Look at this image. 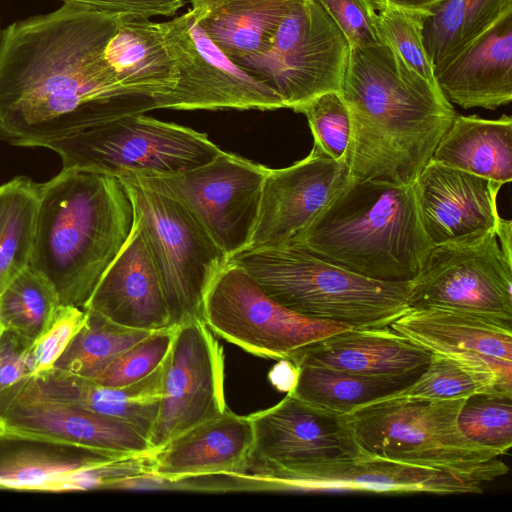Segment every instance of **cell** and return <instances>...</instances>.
<instances>
[{
  "label": "cell",
  "instance_id": "obj_1",
  "mask_svg": "<svg viewBox=\"0 0 512 512\" xmlns=\"http://www.w3.org/2000/svg\"><path fill=\"white\" fill-rule=\"evenodd\" d=\"M118 15L64 3L4 29L0 140L44 147L91 126L157 109V96L124 87L104 57Z\"/></svg>",
  "mask_w": 512,
  "mask_h": 512
},
{
  "label": "cell",
  "instance_id": "obj_2",
  "mask_svg": "<svg viewBox=\"0 0 512 512\" xmlns=\"http://www.w3.org/2000/svg\"><path fill=\"white\" fill-rule=\"evenodd\" d=\"M339 93L350 118L349 175L414 184L456 116L437 85L386 43L350 48Z\"/></svg>",
  "mask_w": 512,
  "mask_h": 512
},
{
  "label": "cell",
  "instance_id": "obj_3",
  "mask_svg": "<svg viewBox=\"0 0 512 512\" xmlns=\"http://www.w3.org/2000/svg\"><path fill=\"white\" fill-rule=\"evenodd\" d=\"M134 208L115 176L64 169L39 184L30 267L62 305L83 308L134 225Z\"/></svg>",
  "mask_w": 512,
  "mask_h": 512
},
{
  "label": "cell",
  "instance_id": "obj_4",
  "mask_svg": "<svg viewBox=\"0 0 512 512\" xmlns=\"http://www.w3.org/2000/svg\"><path fill=\"white\" fill-rule=\"evenodd\" d=\"M290 244L390 282L412 281L433 248L413 184L352 177Z\"/></svg>",
  "mask_w": 512,
  "mask_h": 512
},
{
  "label": "cell",
  "instance_id": "obj_5",
  "mask_svg": "<svg viewBox=\"0 0 512 512\" xmlns=\"http://www.w3.org/2000/svg\"><path fill=\"white\" fill-rule=\"evenodd\" d=\"M290 311L352 328L384 327L408 311L409 282L364 277L296 244L244 249L229 258Z\"/></svg>",
  "mask_w": 512,
  "mask_h": 512
},
{
  "label": "cell",
  "instance_id": "obj_6",
  "mask_svg": "<svg viewBox=\"0 0 512 512\" xmlns=\"http://www.w3.org/2000/svg\"><path fill=\"white\" fill-rule=\"evenodd\" d=\"M464 400L387 397L347 417L357 442L370 455L492 481L509 467L500 454L461 433L457 417Z\"/></svg>",
  "mask_w": 512,
  "mask_h": 512
},
{
  "label": "cell",
  "instance_id": "obj_7",
  "mask_svg": "<svg viewBox=\"0 0 512 512\" xmlns=\"http://www.w3.org/2000/svg\"><path fill=\"white\" fill-rule=\"evenodd\" d=\"M117 178L132 202L157 268L169 327L202 319L206 293L229 258L180 201L140 176Z\"/></svg>",
  "mask_w": 512,
  "mask_h": 512
},
{
  "label": "cell",
  "instance_id": "obj_8",
  "mask_svg": "<svg viewBox=\"0 0 512 512\" xmlns=\"http://www.w3.org/2000/svg\"><path fill=\"white\" fill-rule=\"evenodd\" d=\"M44 147L60 156L64 169L115 177L183 172L222 151L205 133L144 113L91 126Z\"/></svg>",
  "mask_w": 512,
  "mask_h": 512
},
{
  "label": "cell",
  "instance_id": "obj_9",
  "mask_svg": "<svg viewBox=\"0 0 512 512\" xmlns=\"http://www.w3.org/2000/svg\"><path fill=\"white\" fill-rule=\"evenodd\" d=\"M350 45L318 0H298L280 23L268 49L232 60L296 110L312 98L339 91Z\"/></svg>",
  "mask_w": 512,
  "mask_h": 512
},
{
  "label": "cell",
  "instance_id": "obj_10",
  "mask_svg": "<svg viewBox=\"0 0 512 512\" xmlns=\"http://www.w3.org/2000/svg\"><path fill=\"white\" fill-rule=\"evenodd\" d=\"M202 320L215 335L246 352L279 360H288L301 347L352 328L290 311L230 261L206 293Z\"/></svg>",
  "mask_w": 512,
  "mask_h": 512
},
{
  "label": "cell",
  "instance_id": "obj_11",
  "mask_svg": "<svg viewBox=\"0 0 512 512\" xmlns=\"http://www.w3.org/2000/svg\"><path fill=\"white\" fill-rule=\"evenodd\" d=\"M511 285L512 261L488 230L433 246L410 281L408 304L512 320Z\"/></svg>",
  "mask_w": 512,
  "mask_h": 512
},
{
  "label": "cell",
  "instance_id": "obj_12",
  "mask_svg": "<svg viewBox=\"0 0 512 512\" xmlns=\"http://www.w3.org/2000/svg\"><path fill=\"white\" fill-rule=\"evenodd\" d=\"M269 170L221 151L190 170L137 176L180 201L230 258L250 244Z\"/></svg>",
  "mask_w": 512,
  "mask_h": 512
},
{
  "label": "cell",
  "instance_id": "obj_13",
  "mask_svg": "<svg viewBox=\"0 0 512 512\" xmlns=\"http://www.w3.org/2000/svg\"><path fill=\"white\" fill-rule=\"evenodd\" d=\"M248 417L253 429L248 471L274 487L305 467L366 453L346 414L291 393Z\"/></svg>",
  "mask_w": 512,
  "mask_h": 512
},
{
  "label": "cell",
  "instance_id": "obj_14",
  "mask_svg": "<svg viewBox=\"0 0 512 512\" xmlns=\"http://www.w3.org/2000/svg\"><path fill=\"white\" fill-rule=\"evenodd\" d=\"M178 81L156 97L157 109L275 110L284 108L265 84L229 59L200 27L195 12L160 22Z\"/></svg>",
  "mask_w": 512,
  "mask_h": 512
},
{
  "label": "cell",
  "instance_id": "obj_15",
  "mask_svg": "<svg viewBox=\"0 0 512 512\" xmlns=\"http://www.w3.org/2000/svg\"><path fill=\"white\" fill-rule=\"evenodd\" d=\"M226 410L223 348L201 318L176 326L163 361L159 413L149 439L152 448L160 449Z\"/></svg>",
  "mask_w": 512,
  "mask_h": 512
},
{
  "label": "cell",
  "instance_id": "obj_16",
  "mask_svg": "<svg viewBox=\"0 0 512 512\" xmlns=\"http://www.w3.org/2000/svg\"><path fill=\"white\" fill-rule=\"evenodd\" d=\"M131 458L136 457L3 427L0 489L67 492L108 488L119 462Z\"/></svg>",
  "mask_w": 512,
  "mask_h": 512
},
{
  "label": "cell",
  "instance_id": "obj_17",
  "mask_svg": "<svg viewBox=\"0 0 512 512\" xmlns=\"http://www.w3.org/2000/svg\"><path fill=\"white\" fill-rule=\"evenodd\" d=\"M349 179L347 164L334 160L316 144L304 159L285 168L270 169L246 249L292 243Z\"/></svg>",
  "mask_w": 512,
  "mask_h": 512
},
{
  "label": "cell",
  "instance_id": "obj_18",
  "mask_svg": "<svg viewBox=\"0 0 512 512\" xmlns=\"http://www.w3.org/2000/svg\"><path fill=\"white\" fill-rule=\"evenodd\" d=\"M4 427L49 436L86 447L128 456H152L149 440L128 423L49 398L30 376L0 393Z\"/></svg>",
  "mask_w": 512,
  "mask_h": 512
},
{
  "label": "cell",
  "instance_id": "obj_19",
  "mask_svg": "<svg viewBox=\"0 0 512 512\" xmlns=\"http://www.w3.org/2000/svg\"><path fill=\"white\" fill-rule=\"evenodd\" d=\"M476 477L412 465L365 453L305 467L275 487L297 492L478 494Z\"/></svg>",
  "mask_w": 512,
  "mask_h": 512
},
{
  "label": "cell",
  "instance_id": "obj_20",
  "mask_svg": "<svg viewBox=\"0 0 512 512\" xmlns=\"http://www.w3.org/2000/svg\"><path fill=\"white\" fill-rule=\"evenodd\" d=\"M413 185L421 221L433 246L497 231L501 183L431 159Z\"/></svg>",
  "mask_w": 512,
  "mask_h": 512
},
{
  "label": "cell",
  "instance_id": "obj_21",
  "mask_svg": "<svg viewBox=\"0 0 512 512\" xmlns=\"http://www.w3.org/2000/svg\"><path fill=\"white\" fill-rule=\"evenodd\" d=\"M82 309L96 311L129 328H171L160 277L136 219L126 242Z\"/></svg>",
  "mask_w": 512,
  "mask_h": 512
},
{
  "label": "cell",
  "instance_id": "obj_22",
  "mask_svg": "<svg viewBox=\"0 0 512 512\" xmlns=\"http://www.w3.org/2000/svg\"><path fill=\"white\" fill-rule=\"evenodd\" d=\"M253 429L248 416L228 409L177 435L151 458V476L167 481L248 472Z\"/></svg>",
  "mask_w": 512,
  "mask_h": 512
},
{
  "label": "cell",
  "instance_id": "obj_23",
  "mask_svg": "<svg viewBox=\"0 0 512 512\" xmlns=\"http://www.w3.org/2000/svg\"><path fill=\"white\" fill-rule=\"evenodd\" d=\"M432 352L390 326L348 328L293 352L288 360L366 375L402 374L425 367Z\"/></svg>",
  "mask_w": 512,
  "mask_h": 512
},
{
  "label": "cell",
  "instance_id": "obj_24",
  "mask_svg": "<svg viewBox=\"0 0 512 512\" xmlns=\"http://www.w3.org/2000/svg\"><path fill=\"white\" fill-rule=\"evenodd\" d=\"M436 82L450 103L497 109L512 100V12L501 17L444 70Z\"/></svg>",
  "mask_w": 512,
  "mask_h": 512
},
{
  "label": "cell",
  "instance_id": "obj_25",
  "mask_svg": "<svg viewBox=\"0 0 512 512\" xmlns=\"http://www.w3.org/2000/svg\"><path fill=\"white\" fill-rule=\"evenodd\" d=\"M163 363L147 377L121 387L104 386L53 367L30 375L43 395L122 420L150 439L162 396Z\"/></svg>",
  "mask_w": 512,
  "mask_h": 512
},
{
  "label": "cell",
  "instance_id": "obj_26",
  "mask_svg": "<svg viewBox=\"0 0 512 512\" xmlns=\"http://www.w3.org/2000/svg\"><path fill=\"white\" fill-rule=\"evenodd\" d=\"M390 327L431 352L477 353L512 362V320L425 307L410 308Z\"/></svg>",
  "mask_w": 512,
  "mask_h": 512
},
{
  "label": "cell",
  "instance_id": "obj_27",
  "mask_svg": "<svg viewBox=\"0 0 512 512\" xmlns=\"http://www.w3.org/2000/svg\"><path fill=\"white\" fill-rule=\"evenodd\" d=\"M104 57L126 88L152 96L169 93L178 73L160 23L138 14H119Z\"/></svg>",
  "mask_w": 512,
  "mask_h": 512
},
{
  "label": "cell",
  "instance_id": "obj_28",
  "mask_svg": "<svg viewBox=\"0 0 512 512\" xmlns=\"http://www.w3.org/2000/svg\"><path fill=\"white\" fill-rule=\"evenodd\" d=\"M200 27L231 60L265 52L298 0H190Z\"/></svg>",
  "mask_w": 512,
  "mask_h": 512
},
{
  "label": "cell",
  "instance_id": "obj_29",
  "mask_svg": "<svg viewBox=\"0 0 512 512\" xmlns=\"http://www.w3.org/2000/svg\"><path fill=\"white\" fill-rule=\"evenodd\" d=\"M438 163L499 182L512 179V118L490 120L457 115L431 158Z\"/></svg>",
  "mask_w": 512,
  "mask_h": 512
},
{
  "label": "cell",
  "instance_id": "obj_30",
  "mask_svg": "<svg viewBox=\"0 0 512 512\" xmlns=\"http://www.w3.org/2000/svg\"><path fill=\"white\" fill-rule=\"evenodd\" d=\"M494 390L512 392V362L477 353L432 352L414 383L390 397L449 400Z\"/></svg>",
  "mask_w": 512,
  "mask_h": 512
},
{
  "label": "cell",
  "instance_id": "obj_31",
  "mask_svg": "<svg viewBox=\"0 0 512 512\" xmlns=\"http://www.w3.org/2000/svg\"><path fill=\"white\" fill-rule=\"evenodd\" d=\"M512 0H442L424 15L423 44L436 76L501 17Z\"/></svg>",
  "mask_w": 512,
  "mask_h": 512
},
{
  "label": "cell",
  "instance_id": "obj_32",
  "mask_svg": "<svg viewBox=\"0 0 512 512\" xmlns=\"http://www.w3.org/2000/svg\"><path fill=\"white\" fill-rule=\"evenodd\" d=\"M425 367L402 374L366 375L298 365L295 385L288 393L314 405L347 415L363 405L402 391L414 383Z\"/></svg>",
  "mask_w": 512,
  "mask_h": 512
},
{
  "label": "cell",
  "instance_id": "obj_33",
  "mask_svg": "<svg viewBox=\"0 0 512 512\" xmlns=\"http://www.w3.org/2000/svg\"><path fill=\"white\" fill-rule=\"evenodd\" d=\"M39 184L25 176L0 186V294L30 265Z\"/></svg>",
  "mask_w": 512,
  "mask_h": 512
},
{
  "label": "cell",
  "instance_id": "obj_34",
  "mask_svg": "<svg viewBox=\"0 0 512 512\" xmlns=\"http://www.w3.org/2000/svg\"><path fill=\"white\" fill-rule=\"evenodd\" d=\"M85 321L54 367L92 379L127 349L154 331L119 325L85 309Z\"/></svg>",
  "mask_w": 512,
  "mask_h": 512
},
{
  "label": "cell",
  "instance_id": "obj_35",
  "mask_svg": "<svg viewBox=\"0 0 512 512\" xmlns=\"http://www.w3.org/2000/svg\"><path fill=\"white\" fill-rule=\"evenodd\" d=\"M60 305L53 285L28 266L0 294V324L34 343L51 326Z\"/></svg>",
  "mask_w": 512,
  "mask_h": 512
},
{
  "label": "cell",
  "instance_id": "obj_36",
  "mask_svg": "<svg viewBox=\"0 0 512 512\" xmlns=\"http://www.w3.org/2000/svg\"><path fill=\"white\" fill-rule=\"evenodd\" d=\"M457 425L469 440L507 454L512 447V392L494 390L465 398Z\"/></svg>",
  "mask_w": 512,
  "mask_h": 512
},
{
  "label": "cell",
  "instance_id": "obj_37",
  "mask_svg": "<svg viewBox=\"0 0 512 512\" xmlns=\"http://www.w3.org/2000/svg\"><path fill=\"white\" fill-rule=\"evenodd\" d=\"M425 14L416 10L383 6L377 9V27L384 43L410 68L437 85L433 65L423 44L422 26Z\"/></svg>",
  "mask_w": 512,
  "mask_h": 512
},
{
  "label": "cell",
  "instance_id": "obj_38",
  "mask_svg": "<svg viewBox=\"0 0 512 512\" xmlns=\"http://www.w3.org/2000/svg\"><path fill=\"white\" fill-rule=\"evenodd\" d=\"M295 112L306 116L314 144L334 160L345 162L351 127L349 113L339 91L322 93Z\"/></svg>",
  "mask_w": 512,
  "mask_h": 512
},
{
  "label": "cell",
  "instance_id": "obj_39",
  "mask_svg": "<svg viewBox=\"0 0 512 512\" xmlns=\"http://www.w3.org/2000/svg\"><path fill=\"white\" fill-rule=\"evenodd\" d=\"M174 328L154 331L120 354L91 380L104 386L121 387L147 377L165 360L172 344Z\"/></svg>",
  "mask_w": 512,
  "mask_h": 512
},
{
  "label": "cell",
  "instance_id": "obj_40",
  "mask_svg": "<svg viewBox=\"0 0 512 512\" xmlns=\"http://www.w3.org/2000/svg\"><path fill=\"white\" fill-rule=\"evenodd\" d=\"M85 321V311L71 305H60L53 323L31 347V375L50 370L79 332Z\"/></svg>",
  "mask_w": 512,
  "mask_h": 512
},
{
  "label": "cell",
  "instance_id": "obj_41",
  "mask_svg": "<svg viewBox=\"0 0 512 512\" xmlns=\"http://www.w3.org/2000/svg\"><path fill=\"white\" fill-rule=\"evenodd\" d=\"M345 35L350 48L384 43L372 0H318Z\"/></svg>",
  "mask_w": 512,
  "mask_h": 512
},
{
  "label": "cell",
  "instance_id": "obj_42",
  "mask_svg": "<svg viewBox=\"0 0 512 512\" xmlns=\"http://www.w3.org/2000/svg\"><path fill=\"white\" fill-rule=\"evenodd\" d=\"M33 342L8 330L0 335V393L31 375L29 355Z\"/></svg>",
  "mask_w": 512,
  "mask_h": 512
},
{
  "label": "cell",
  "instance_id": "obj_43",
  "mask_svg": "<svg viewBox=\"0 0 512 512\" xmlns=\"http://www.w3.org/2000/svg\"><path fill=\"white\" fill-rule=\"evenodd\" d=\"M96 8L113 14H138L145 17L173 16L184 0H60Z\"/></svg>",
  "mask_w": 512,
  "mask_h": 512
},
{
  "label": "cell",
  "instance_id": "obj_44",
  "mask_svg": "<svg viewBox=\"0 0 512 512\" xmlns=\"http://www.w3.org/2000/svg\"><path fill=\"white\" fill-rule=\"evenodd\" d=\"M377 9L383 6H395L427 13L430 8L442 0H372Z\"/></svg>",
  "mask_w": 512,
  "mask_h": 512
},
{
  "label": "cell",
  "instance_id": "obj_45",
  "mask_svg": "<svg viewBox=\"0 0 512 512\" xmlns=\"http://www.w3.org/2000/svg\"><path fill=\"white\" fill-rule=\"evenodd\" d=\"M496 235L506 258L512 261V222L501 218Z\"/></svg>",
  "mask_w": 512,
  "mask_h": 512
},
{
  "label": "cell",
  "instance_id": "obj_46",
  "mask_svg": "<svg viewBox=\"0 0 512 512\" xmlns=\"http://www.w3.org/2000/svg\"><path fill=\"white\" fill-rule=\"evenodd\" d=\"M3 34H4V28L2 27L1 18H0V47L2 44V40H3Z\"/></svg>",
  "mask_w": 512,
  "mask_h": 512
},
{
  "label": "cell",
  "instance_id": "obj_47",
  "mask_svg": "<svg viewBox=\"0 0 512 512\" xmlns=\"http://www.w3.org/2000/svg\"><path fill=\"white\" fill-rule=\"evenodd\" d=\"M2 331H3V327H2V326H1V324H0V335H1ZM3 427H4V425H3V422H2V420H1V418H0V430H2V429H3Z\"/></svg>",
  "mask_w": 512,
  "mask_h": 512
}]
</instances>
